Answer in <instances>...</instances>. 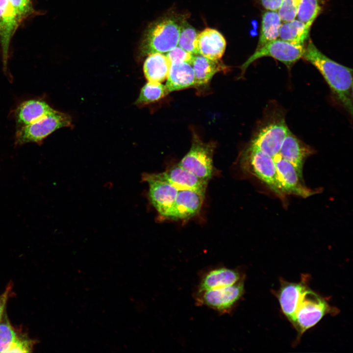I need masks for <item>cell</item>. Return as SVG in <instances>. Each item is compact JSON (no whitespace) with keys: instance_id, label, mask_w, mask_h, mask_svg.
Listing matches in <instances>:
<instances>
[{"instance_id":"ac0fdd59","label":"cell","mask_w":353,"mask_h":353,"mask_svg":"<svg viewBox=\"0 0 353 353\" xmlns=\"http://www.w3.org/2000/svg\"><path fill=\"white\" fill-rule=\"evenodd\" d=\"M226 45L225 38L216 29L206 28L198 35L199 54L208 59L220 60L224 54Z\"/></svg>"},{"instance_id":"277c9868","label":"cell","mask_w":353,"mask_h":353,"mask_svg":"<svg viewBox=\"0 0 353 353\" xmlns=\"http://www.w3.org/2000/svg\"><path fill=\"white\" fill-rule=\"evenodd\" d=\"M71 125V118L68 114L54 109L36 122L20 127L16 134L15 144H40L57 129Z\"/></svg>"},{"instance_id":"3957f363","label":"cell","mask_w":353,"mask_h":353,"mask_svg":"<svg viewBox=\"0 0 353 353\" xmlns=\"http://www.w3.org/2000/svg\"><path fill=\"white\" fill-rule=\"evenodd\" d=\"M182 21L172 15L164 17L152 24L143 43V54L167 53L177 46Z\"/></svg>"},{"instance_id":"1f68e13d","label":"cell","mask_w":353,"mask_h":353,"mask_svg":"<svg viewBox=\"0 0 353 353\" xmlns=\"http://www.w3.org/2000/svg\"><path fill=\"white\" fill-rule=\"evenodd\" d=\"M12 283H9L4 292L0 295V321L4 314L5 307L9 298L12 294Z\"/></svg>"},{"instance_id":"ba28073f","label":"cell","mask_w":353,"mask_h":353,"mask_svg":"<svg viewBox=\"0 0 353 353\" xmlns=\"http://www.w3.org/2000/svg\"><path fill=\"white\" fill-rule=\"evenodd\" d=\"M289 131L284 117L273 118L259 128L249 145L273 158Z\"/></svg>"},{"instance_id":"4316f807","label":"cell","mask_w":353,"mask_h":353,"mask_svg":"<svg viewBox=\"0 0 353 353\" xmlns=\"http://www.w3.org/2000/svg\"><path fill=\"white\" fill-rule=\"evenodd\" d=\"M199 32L185 20L181 22L178 41V46L195 55L199 54L197 46Z\"/></svg>"},{"instance_id":"9c48e42d","label":"cell","mask_w":353,"mask_h":353,"mask_svg":"<svg viewBox=\"0 0 353 353\" xmlns=\"http://www.w3.org/2000/svg\"><path fill=\"white\" fill-rule=\"evenodd\" d=\"M142 180L149 186V200L159 216L164 219L172 207L178 190L166 181L157 177L154 173H145Z\"/></svg>"},{"instance_id":"5b68a950","label":"cell","mask_w":353,"mask_h":353,"mask_svg":"<svg viewBox=\"0 0 353 353\" xmlns=\"http://www.w3.org/2000/svg\"><path fill=\"white\" fill-rule=\"evenodd\" d=\"M215 145L204 143L194 134L191 147L178 165L207 182L213 173V155Z\"/></svg>"},{"instance_id":"44dd1931","label":"cell","mask_w":353,"mask_h":353,"mask_svg":"<svg viewBox=\"0 0 353 353\" xmlns=\"http://www.w3.org/2000/svg\"><path fill=\"white\" fill-rule=\"evenodd\" d=\"M191 65L194 73L195 86L207 84L215 74L227 69V66L220 60H211L201 54L194 55Z\"/></svg>"},{"instance_id":"30bf717a","label":"cell","mask_w":353,"mask_h":353,"mask_svg":"<svg viewBox=\"0 0 353 353\" xmlns=\"http://www.w3.org/2000/svg\"><path fill=\"white\" fill-rule=\"evenodd\" d=\"M278 180L284 194L306 198L315 193L303 183L301 175L294 166L278 153L273 157Z\"/></svg>"},{"instance_id":"2e32d148","label":"cell","mask_w":353,"mask_h":353,"mask_svg":"<svg viewBox=\"0 0 353 353\" xmlns=\"http://www.w3.org/2000/svg\"><path fill=\"white\" fill-rule=\"evenodd\" d=\"M308 286L306 281L290 282L282 280L276 293L283 314L291 322L293 319L301 296Z\"/></svg>"},{"instance_id":"ffe728a7","label":"cell","mask_w":353,"mask_h":353,"mask_svg":"<svg viewBox=\"0 0 353 353\" xmlns=\"http://www.w3.org/2000/svg\"><path fill=\"white\" fill-rule=\"evenodd\" d=\"M53 110L45 101L35 99L27 100L17 107L15 112L16 122L21 127L36 122Z\"/></svg>"},{"instance_id":"d6986e66","label":"cell","mask_w":353,"mask_h":353,"mask_svg":"<svg viewBox=\"0 0 353 353\" xmlns=\"http://www.w3.org/2000/svg\"><path fill=\"white\" fill-rule=\"evenodd\" d=\"M165 85L169 93L194 86L195 77L191 63H171Z\"/></svg>"},{"instance_id":"4dcf8cb0","label":"cell","mask_w":353,"mask_h":353,"mask_svg":"<svg viewBox=\"0 0 353 353\" xmlns=\"http://www.w3.org/2000/svg\"><path fill=\"white\" fill-rule=\"evenodd\" d=\"M19 16L23 19L32 11L31 0H8Z\"/></svg>"},{"instance_id":"9a60e30c","label":"cell","mask_w":353,"mask_h":353,"mask_svg":"<svg viewBox=\"0 0 353 353\" xmlns=\"http://www.w3.org/2000/svg\"><path fill=\"white\" fill-rule=\"evenodd\" d=\"M22 20L8 0H0V41L4 71H6L10 41Z\"/></svg>"},{"instance_id":"f546056e","label":"cell","mask_w":353,"mask_h":353,"mask_svg":"<svg viewBox=\"0 0 353 353\" xmlns=\"http://www.w3.org/2000/svg\"><path fill=\"white\" fill-rule=\"evenodd\" d=\"M166 56L171 63L187 62L191 63L194 55L176 46L167 52Z\"/></svg>"},{"instance_id":"7c38bea8","label":"cell","mask_w":353,"mask_h":353,"mask_svg":"<svg viewBox=\"0 0 353 353\" xmlns=\"http://www.w3.org/2000/svg\"><path fill=\"white\" fill-rule=\"evenodd\" d=\"M36 342L15 328L4 313L0 321V353H31Z\"/></svg>"},{"instance_id":"8992f818","label":"cell","mask_w":353,"mask_h":353,"mask_svg":"<svg viewBox=\"0 0 353 353\" xmlns=\"http://www.w3.org/2000/svg\"><path fill=\"white\" fill-rule=\"evenodd\" d=\"M243 163L251 173L280 196L284 193L278 180L273 157L250 145L245 150Z\"/></svg>"},{"instance_id":"484cf974","label":"cell","mask_w":353,"mask_h":353,"mask_svg":"<svg viewBox=\"0 0 353 353\" xmlns=\"http://www.w3.org/2000/svg\"><path fill=\"white\" fill-rule=\"evenodd\" d=\"M324 0H300L296 18L311 28L313 22L321 13Z\"/></svg>"},{"instance_id":"5bb4252c","label":"cell","mask_w":353,"mask_h":353,"mask_svg":"<svg viewBox=\"0 0 353 353\" xmlns=\"http://www.w3.org/2000/svg\"><path fill=\"white\" fill-rule=\"evenodd\" d=\"M154 174L157 177L167 181L178 191L192 190L205 195L208 182L200 178L178 164L164 172Z\"/></svg>"},{"instance_id":"d6a6232c","label":"cell","mask_w":353,"mask_h":353,"mask_svg":"<svg viewBox=\"0 0 353 353\" xmlns=\"http://www.w3.org/2000/svg\"><path fill=\"white\" fill-rule=\"evenodd\" d=\"M283 0H261L262 6L266 10L277 11Z\"/></svg>"},{"instance_id":"d4e9b609","label":"cell","mask_w":353,"mask_h":353,"mask_svg":"<svg viewBox=\"0 0 353 353\" xmlns=\"http://www.w3.org/2000/svg\"><path fill=\"white\" fill-rule=\"evenodd\" d=\"M310 30V28L295 18L281 24L278 38L292 44L304 45L309 37Z\"/></svg>"},{"instance_id":"e0dca14e","label":"cell","mask_w":353,"mask_h":353,"mask_svg":"<svg viewBox=\"0 0 353 353\" xmlns=\"http://www.w3.org/2000/svg\"><path fill=\"white\" fill-rule=\"evenodd\" d=\"M313 152V151L310 147L304 144L290 131L282 143L278 154L292 164L302 176L304 162Z\"/></svg>"},{"instance_id":"7402d4cb","label":"cell","mask_w":353,"mask_h":353,"mask_svg":"<svg viewBox=\"0 0 353 353\" xmlns=\"http://www.w3.org/2000/svg\"><path fill=\"white\" fill-rule=\"evenodd\" d=\"M240 280L238 271L225 267L217 268L208 272L202 278L199 292L232 285Z\"/></svg>"},{"instance_id":"603a6c76","label":"cell","mask_w":353,"mask_h":353,"mask_svg":"<svg viewBox=\"0 0 353 353\" xmlns=\"http://www.w3.org/2000/svg\"><path fill=\"white\" fill-rule=\"evenodd\" d=\"M170 65L166 55L158 52L150 54L143 66L145 76L148 81L161 83L166 80Z\"/></svg>"},{"instance_id":"52a82bcc","label":"cell","mask_w":353,"mask_h":353,"mask_svg":"<svg viewBox=\"0 0 353 353\" xmlns=\"http://www.w3.org/2000/svg\"><path fill=\"white\" fill-rule=\"evenodd\" d=\"M304 45L292 44L279 38L271 41L255 49L253 53L240 66L242 74L254 61L269 56L284 64L288 69L303 57Z\"/></svg>"},{"instance_id":"83f0119b","label":"cell","mask_w":353,"mask_h":353,"mask_svg":"<svg viewBox=\"0 0 353 353\" xmlns=\"http://www.w3.org/2000/svg\"><path fill=\"white\" fill-rule=\"evenodd\" d=\"M169 92L165 85L160 82L148 81L141 89L135 101L136 104H145L158 101Z\"/></svg>"},{"instance_id":"6da1fadb","label":"cell","mask_w":353,"mask_h":353,"mask_svg":"<svg viewBox=\"0 0 353 353\" xmlns=\"http://www.w3.org/2000/svg\"><path fill=\"white\" fill-rule=\"evenodd\" d=\"M302 58L321 73L334 98L351 115L353 113V70L331 59L309 40Z\"/></svg>"},{"instance_id":"4fadbf2b","label":"cell","mask_w":353,"mask_h":353,"mask_svg":"<svg viewBox=\"0 0 353 353\" xmlns=\"http://www.w3.org/2000/svg\"><path fill=\"white\" fill-rule=\"evenodd\" d=\"M204 196L192 190L178 191L164 219L185 220L194 216L200 211Z\"/></svg>"},{"instance_id":"8fae6325","label":"cell","mask_w":353,"mask_h":353,"mask_svg":"<svg viewBox=\"0 0 353 353\" xmlns=\"http://www.w3.org/2000/svg\"><path fill=\"white\" fill-rule=\"evenodd\" d=\"M244 291V282L203 291L201 302L215 310L227 312L240 300Z\"/></svg>"},{"instance_id":"f1b7e54d","label":"cell","mask_w":353,"mask_h":353,"mask_svg":"<svg viewBox=\"0 0 353 353\" xmlns=\"http://www.w3.org/2000/svg\"><path fill=\"white\" fill-rule=\"evenodd\" d=\"M300 1V0H283L277 11L282 22L290 21L296 18Z\"/></svg>"},{"instance_id":"7a4b0ae2","label":"cell","mask_w":353,"mask_h":353,"mask_svg":"<svg viewBox=\"0 0 353 353\" xmlns=\"http://www.w3.org/2000/svg\"><path fill=\"white\" fill-rule=\"evenodd\" d=\"M322 296L308 286L303 292L291 323L297 330L299 338L315 326L327 314L336 313Z\"/></svg>"},{"instance_id":"cb8c5ba5","label":"cell","mask_w":353,"mask_h":353,"mask_svg":"<svg viewBox=\"0 0 353 353\" xmlns=\"http://www.w3.org/2000/svg\"><path fill=\"white\" fill-rule=\"evenodd\" d=\"M282 21L277 11L268 10L262 15L258 42L256 49L279 37Z\"/></svg>"}]
</instances>
